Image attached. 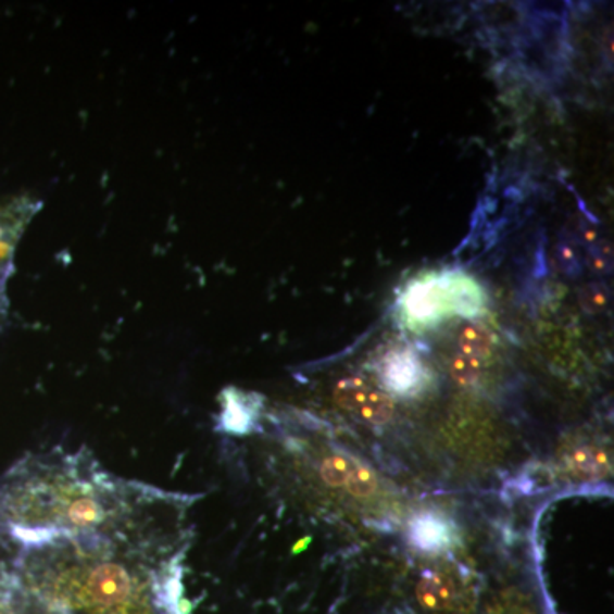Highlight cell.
<instances>
[{"label":"cell","mask_w":614,"mask_h":614,"mask_svg":"<svg viewBox=\"0 0 614 614\" xmlns=\"http://www.w3.org/2000/svg\"><path fill=\"white\" fill-rule=\"evenodd\" d=\"M335 400L359 421L373 425H385L394 415V404L385 392L377 391L359 377H347L335 388Z\"/></svg>","instance_id":"cell-2"},{"label":"cell","mask_w":614,"mask_h":614,"mask_svg":"<svg viewBox=\"0 0 614 614\" xmlns=\"http://www.w3.org/2000/svg\"><path fill=\"white\" fill-rule=\"evenodd\" d=\"M404 311L413 323L430 325L448 314L454 313L451 275L415 281L403 299Z\"/></svg>","instance_id":"cell-3"},{"label":"cell","mask_w":614,"mask_h":614,"mask_svg":"<svg viewBox=\"0 0 614 614\" xmlns=\"http://www.w3.org/2000/svg\"><path fill=\"white\" fill-rule=\"evenodd\" d=\"M383 383L398 397H416L427 385V368L413 350H394L383 362Z\"/></svg>","instance_id":"cell-4"},{"label":"cell","mask_w":614,"mask_h":614,"mask_svg":"<svg viewBox=\"0 0 614 614\" xmlns=\"http://www.w3.org/2000/svg\"><path fill=\"white\" fill-rule=\"evenodd\" d=\"M346 487L349 488V491H352L353 496L367 497L371 496L373 491H376L377 478L367 466L353 464Z\"/></svg>","instance_id":"cell-11"},{"label":"cell","mask_w":614,"mask_h":614,"mask_svg":"<svg viewBox=\"0 0 614 614\" xmlns=\"http://www.w3.org/2000/svg\"><path fill=\"white\" fill-rule=\"evenodd\" d=\"M460 349L463 355L484 362L493 350V337L484 326L468 323L461 328Z\"/></svg>","instance_id":"cell-8"},{"label":"cell","mask_w":614,"mask_h":614,"mask_svg":"<svg viewBox=\"0 0 614 614\" xmlns=\"http://www.w3.org/2000/svg\"><path fill=\"white\" fill-rule=\"evenodd\" d=\"M409 538L416 550L437 555L456 547L458 527L444 514L422 512L410 523Z\"/></svg>","instance_id":"cell-5"},{"label":"cell","mask_w":614,"mask_h":614,"mask_svg":"<svg viewBox=\"0 0 614 614\" xmlns=\"http://www.w3.org/2000/svg\"><path fill=\"white\" fill-rule=\"evenodd\" d=\"M352 468L353 464L347 458L331 456L323 461L319 473H322L323 480L331 487H346Z\"/></svg>","instance_id":"cell-9"},{"label":"cell","mask_w":614,"mask_h":614,"mask_svg":"<svg viewBox=\"0 0 614 614\" xmlns=\"http://www.w3.org/2000/svg\"><path fill=\"white\" fill-rule=\"evenodd\" d=\"M563 461H565L567 468L571 469L572 473L591 476V478L606 475L611 468L610 454H607L603 446H572V448L565 452V460Z\"/></svg>","instance_id":"cell-7"},{"label":"cell","mask_w":614,"mask_h":614,"mask_svg":"<svg viewBox=\"0 0 614 614\" xmlns=\"http://www.w3.org/2000/svg\"><path fill=\"white\" fill-rule=\"evenodd\" d=\"M451 374L463 386L475 385L481 376V361L460 353L451 365Z\"/></svg>","instance_id":"cell-10"},{"label":"cell","mask_w":614,"mask_h":614,"mask_svg":"<svg viewBox=\"0 0 614 614\" xmlns=\"http://www.w3.org/2000/svg\"><path fill=\"white\" fill-rule=\"evenodd\" d=\"M38 209L40 202L29 197L0 202V329L4 328L8 319V284L14 270L16 248Z\"/></svg>","instance_id":"cell-1"},{"label":"cell","mask_w":614,"mask_h":614,"mask_svg":"<svg viewBox=\"0 0 614 614\" xmlns=\"http://www.w3.org/2000/svg\"><path fill=\"white\" fill-rule=\"evenodd\" d=\"M416 603L428 614H456L463 610V594L449 577L427 574L416 586Z\"/></svg>","instance_id":"cell-6"}]
</instances>
